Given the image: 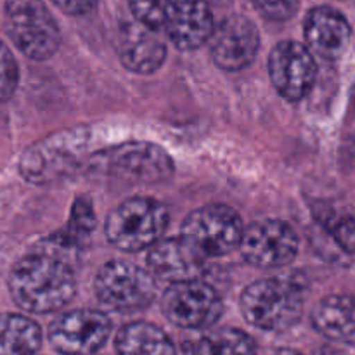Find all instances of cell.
<instances>
[{
  "mask_svg": "<svg viewBox=\"0 0 355 355\" xmlns=\"http://www.w3.org/2000/svg\"><path fill=\"white\" fill-rule=\"evenodd\" d=\"M7 284L17 307L30 314H51L75 298V266L37 245L14 263Z\"/></svg>",
  "mask_w": 355,
  "mask_h": 355,
  "instance_id": "cell-1",
  "label": "cell"
},
{
  "mask_svg": "<svg viewBox=\"0 0 355 355\" xmlns=\"http://www.w3.org/2000/svg\"><path fill=\"white\" fill-rule=\"evenodd\" d=\"M87 166L92 172L106 173L130 184L163 182L173 173V162L168 153L162 146L144 141L125 142L92 155Z\"/></svg>",
  "mask_w": 355,
  "mask_h": 355,
  "instance_id": "cell-5",
  "label": "cell"
},
{
  "mask_svg": "<svg viewBox=\"0 0 355 355\" xmlns=\"http://www.w3.org/2000/svg\"><path fill=\"white\" fill-rule=\"evenodd\" d=\"M166 225L168 211L165 205L153 198H130L107 215L104 234L114 248L135 253L163 239Z\"/></svg>",
  "mask_w": 355,
  "mask_h": 355,
  "instance_id": "cell-4",
  "label": "cell"
},
{
  "mask_svg": "<svg viewBox=\"0 0 355 355\" xmlns=\"http://www.w3.org/2000/svg\"><path fill=\"white\" fill-rule=\"evenodd\" d=\"M207 260L186 239L163 238L148 252V270L170 284L198 281L207 272Z\"/></svg>",
  "mask_w": 355,
  "mask_h": 355,
  "instance_id": "cell-14",
  "label": "cell"
},
{
  "mask_svg": "<svg viewBox=\"0 0 355 355\" xmlns=\"http://www.w3.org/2000/svg\"><path fill=\"white\" fill-rule=\"evenodd\" d=\"M173 0H128L135 19L151 30H159L165 24Z\"/></svg>",
  "mask_w": 355,
  "mask_h": 355,
  "instance_id": "cell-24",
  "label": "cell"
},
{
  "mask_svg": "<svg viewBox=\"0 0 355 355\" xmlns=\"http://www.w3.org/2000/svg\"><path fill=\"white\" fill-rule=\"evenodd\" d=\"M118 55L128 71L151 75L166 58V47L155 30L139 21L125 23L118 33Z\"/></svg>",
  "mask_w": 355,
  "mask_h": 355,
  "instance_id": "cell-16",
  "label": "cell"
},
{
  "mask_svg": "<svg viewBox=\"0 0 355 355\" xmlns=\"http://www.w3.org/2000/svg\"><path fill=\"white\" fill-rule=\"evenodd\" d=\"M89 127L64 128L33 142L19 158L21 177L35 186H51L64 180L89 165Z\"/></svg>",
  "mask_w": 355,
  "mask_h": 355,
  "instance_id": "cell-2",
  "label": "cell"
},
{
  "mask_svg": "<svg viewBox=\"0 0 355 355\" xmlns=\"http://www.w3.org/2000/svg\"><path fill=\"white\" fill-rule=\"evenodd\" d=\"M312 326L326 338L338 343H355V297L329 295L312 311Z\"/></svg>",
  "mask_w": 355,
  "mask_h": 355,
  "instance_id": "cell-18",
  "label": "cell"
},
{
  "mask_svg": "<svg viewBox=\"0 0 355 355\" xmlns=\"http://www.w3.org/2000/svg\"><path fill=\"white\" fill-rule=\"evenodd\" d=\"M305 288L293 277L255 281L241 293L243 318L263 331H288L304 314Z\"/></svg>",
  "mask_w": 355,
  "mask_h": 355,
  "instance_id": "cell-3",
  "label": "cell"
},
{
  "mask_svg": "<svg viewBox=\"0 0 355 355\" xmlns=\"http://www.w3.org/2000/svg\"><path fill=\"white\" fill-rule=\"evenodd\" d=\"M42 345V329L21 314H0V355H35Z\"/></svg>",
  "mask_w": 355,
  "mask_h": 355,
  "instance_id": "cell-21",
  "label": "cell"
},
{
  "mask_svg": "<svg viewBox=\"0 0 355 355\" xmlns=\"http://www.w3.org/2000/svg\"><path fill=\"white\" fill-rule=\"evenodd\" d=\"M243 232L238 211L225 205H208L187 215L180 236L205 259H215L239 248Z\"/></svg>",
  "mask_w": 355,
  "mask_h": 355,
  "instance_id": "cell-7",
  "label": "cell"
},
{
  "mask_svg": "<svg viewBox=\"0 0 355 355\" xmlns=\"http://www.w3.org/2000/svg\"><path fill=\"white\" fill-rule=\"evenodd\" d=\"M6 31L28 59L45 61L58 52L61 31L44 0H6Z\"/></svg>",
  "mask_w": 355,
  "mask_h": 355,
  "instance_id": "cell-6",
  "label": "cell"
},
{
  "mask_svg": "<svg viewBox=\"0 0 355 355\" xmlns=\"http://www.w3.org/2000/svg\"><path fill=\"white\" fill-rule=\"evenodd\" d=\"M205 2H224V0H205Z\"/></svg>",
  "mask_w": 355,
  "mask_h": 355,
  "instance_id": "cell-29",
  "label": "cell"
},
{
  "mask_svg": "<svg viewBox=\"0 0 355 355\" xmlns=\"http://www.w3.org/2000/svg\"><path fill=\"white\" fill-rule=\"evenodd\" d=\"M58 9H61L64 14L69 16H83L94 10L97 6V0H52Z\"/></svg>",
  "mask_w": 355,
  "mask_h": 355,
  "instance_id": "cell-27",
  "label": "cell"
},
{
  "mask_svg": "<svg viewBox=\"0 0 355 355\" xmlns=\"http://www.w3.org/2000/svg\"><path fill=\"white\" fill-rule=\"evenodd\" d=\"M186 355H257V345L246 333L220 328L200 333L182 345Z\"/></svg>",
  "mask_w": 355,
  "mask_h": 355,
  "instance_id": "cell-20",
  "label": "cell"
},
{
  "mask_svg": "<svg viewBox=\"0 0 355 355\" xmlns=\"http://www.w3.org/2000/svg\"><path fill=\"white\" fill-rule=\"evenodd\" d=\"M315 218L328 229L336 245L347 253H355V218L350 215H338L329 207L314 208Z\"/></svg>",
  "mask_w": 355,
  "mask_h": 355,
  "instance_id": "cell-23",
  "label": "cell"
},
{
  "mask_svg": "<svg viewBox=\"0 0 355 355\" xmlns=\"http://www.w3.org/2000/svg\"><path fill=\"white\" fill-rule=\"evenodd\" d=\"M111 319L104 312L76 309L59 315L49 326V342L61 355H94L107 342Z\"/></svg>",
  "mask_w": 355,
  "mask_h": 355,
  "instance_id": "cell-10",
  "label": "cell"
},
{
  "mask_svg": "<svg viewBox=\"0 0 355 355\" xmlns=\"http://www.w3.org/2000/svg\"><path fill=\"white\" fill-rule=\"evenodd\" d=\"M163 30L177 49L194 51L210 42L215 31L214 14L205 0H173Z\"/></svg>",
  "mask_w": 355,
  "mask_h": 355,
  "instance_id": "cell-15",
  "label": "cell"
},
{
  "mask_svg": "<svg viewBox=\"0 0 355 355\" xmlns=\"http://www.w3.org/2000/svg\"><path fill=\"white\" fill-rule=\"evenodd\" d=\"M255 9L269 21H288L298 12L300 0H252Z\"/></svg>",
  "mask_w": 355,
  "mask_h": 355,
  "instance_id": "cell-26",
  "label": "cell"
},
{
  "mask_svg": "<svg viewBox=\"0 0 355 355\" xmlns=\"http://www.w3.org/2000/svg\"><path fill=\"white\" fill-rule=\"evenodd\" d=\"M156 277L144 267L110 260L97 272L94 290L106 307L118 312L146 309L156 297Z\"/></svg>",
  "mask_w": 355,
  "mask_h": 355,
  "instance_id": "cell-8",
  "label": "cell"
},
{
  "mask_svg": "<svg viewBox=\"0 0 355 355\" xmlns=\"http://www.w3.org/2000/svg\"><path fill=\"white\" fill-rule=\"evenodd\" d=\"M162 311L172 324L184 329H207L224 312L220 295L205 281L170 284L162 297Z\"/></svg>",
  "mask_w": 355,
  "mask_h": 355,
  "instance_id": "cell-9",
  "label": "cell"
},
{
  "mask_svg": "<svg viewBox=\"0 0 355 355\" xmlns=\"http://www.w3.org/2000/svg\"><path fill=\"white\" fill-rule=\"evenodd\" d=\"M94 227H96V215H94L92 203L87 198H78L73 203L68 224L61 231L51 234V238L62 248L80 255Z\"/></svg>",
  "mask_w": 355,
  "mask_h": 355,
  "instance_id": "cell-22",
  "label": "cell"
},
{
  "mask_svg": "<svg viewBox=\"0 0 355 355\" xmlns=\"http://www.w3.org/2000/svg\"><path fill=\"white\" fill-rule=\"evenodd\" d=\"M260 49L259 28L248 17L229 16L215 28L210 52L215 64L225 71H241L255 61Z\"/></svg>",
  "mask_w": 355,
  "mask_h": 355,
  "instance_id": "cell-13",
  "label": "cell"
},
{
  "mask_svg": "<svg viewBox=\"0 0 355 355\" xmlns=\"http://www.w3.org/2000/svg\"><path fill=\"white\" fill-rule=\"evenodd\" d=\"M269 76L274 89L284 99H304L318 78L314 54L300 42H279L269 55Z\"/></svg>",
  "mask_w": 355,
  "mask_h": 355,
  "instance_id": "cell-12",
  "label": "cell"
},
{
  "mask_svg": "<svg viewBox=\"0 0 355 355\" xmlns=\"http://www.w3.org/2000/svg\"><path fill=\"white\" fill-rule=\"evenodd\" d=\"M298 236L283 220H260L245 227L241 252L250 266L260 269H277L290 266L298 255Z\"/></svg>",
  "mask_w": 355,
  "mask_h": 355,
  "instance_id": "cell-11",
  "label": "cell"
},
{
  "mask_svg": "<svg viewBox=\"0 0 355 355\" xmlns=\"http://www.w3.org/2000/svg\"><path fill=\"white\" fill-rule=\"evenodd\" d=\"M118 355H177L170 336L151 322L125 324L114 338Z\"/></svg>",
  "mask_w": 355,
  "mask_h": 355,
  "instance_id": "cell-19",
  "label": "cell"
},
{
  "mask_svg": "<svg viewBox=\"0 0 355 355\" xmlns=\"http://www.w3.org/2000/svg\"><path fill=\"white\" fill-rule=\"evenodd\" d=\"M274 355H302V354L297 352V350H293V349H279Z\"/></svg>",
  "mask_w": 355,
  "mask_h": 355,
  "instance_id": "cell-28",
  "label": "cell"
},
{
  "mask_svg": "<svg viewBox=\"0 0 355 355\" xmlns=\"http://www.w3.org/2000/svg\"><path fill=\"white\" fill-rule=\"evenodd\" d=\"M305 40L314 55L335 61L345 52L350 42V24L343 14L331 7H315L305 19Z\"/></svg>",
  "mask_w": 355,
  "mask_h": 355,
  "instance_id": "cell-17",
  "label": "cell"
},
{
  "mask_svg": "<svg viewBox=\"0 0 355 355\" xmlns=\"http://www.w3.org/2000/svg\"><path fill=\"white\" fill-rule=\"evenodd\" d=\"M17 83H19V68L16 58L0 40V103H6L14 96Z\"/></svg>",
  "mask_w": 355,
  "mask_h": 355,
  "instance_id": "cell-25",
  "label": "cell"
}]
</instances>
